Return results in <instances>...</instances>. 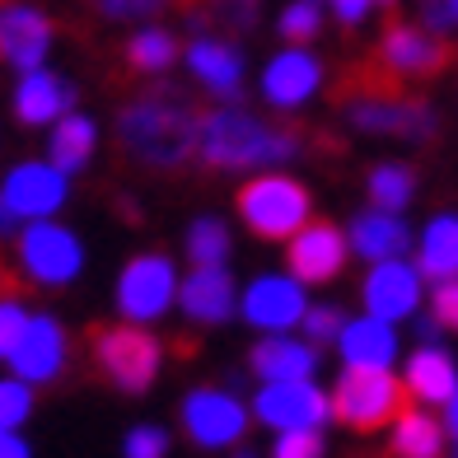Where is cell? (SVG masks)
<instances>
[{
	"mask_svg": "<svg viewBox=\"0 0 458 458\" xmlns=\"http://www.w3.org/2000/svg\"><path fill=\"white\" fill-rule=\"evenodd\" d=\"M318 29H323V0H290L281 10V38L285 43L304 47L309 38H318Z\"/></svg>",
	"mask_w": 458,
	"mask_h": 458,
	"instance_id": "d6a6232c",
	"label": "cell"
},
{
	"mask_svg": "<svg viewBox=\"0 0 458 458\" xmlns=\"http://www.w3.org/2000/svg\"><path fill=\"white\" fill-rule=\"evenodd\" d=\"M323 89V61L314 52H304L290 43L285 52H276L262 66V98L272 103L276 113H295L309 98Z\"/></svg>",
	"mask_w": 458,
	"mask_h": 458,
	"instance_id": "9a60e30c",
	"label": "cell"
},
{
	"mask_svg": "<svg viewBox=\"0 0 458 458\" xmlns=\"http://www.w3.org/2000/svg\"><path fill=\"white\" fill-rule=\"evenodd\" d=\"M89 5H94L103 19H113V24H131V19H150V14H159V10L178 5V0H89Z\"/></svg>",
	"mask_w": 458,
	"mask_h": 458,
	"instance_id": "e575fe53",
	"label": "cell"
},
{
	"mask_svg": "<svg viewBox=\"0 0 458 458\" xmlns=\"http://www.w3.org/2000/svg\"><path fill=\"white\" fill-rule=\"evenodd\" d=\"M66 356H71L66 327L52 314H29L24 337L10 351V369H14V379H24V384H52L56 374L66 369Z\"/></svg>",
	"mask_w": 458,
	"mask_h": 458,
	"instance_id": "2e32d148",
	"label": "cell"
},
{
	"mask_svg": "<svg viewBox=\"0 0 458 458\" xmlns=\"http://www.w3.org/2000/svg\"><path fill=\"white\" fill-rule=\"evenodd\" d=\"M445 407H449V435H454V440H458V393H454V398H449Z\"/></svg>",
	"mask_w": 458,
	"mask_h": 458,
	"instance_id": "ee69618b",
	"label": "cell"
},
{
	"mask_svg": "<svg viewBox=\"0 0 458 458\" xmlns=\"http://www.w3.org/2000/svg\"><path fill=\"white\" fill-rule=\"evenodd\" d=\"M182 430L201 449H225L248 430V411L234 393L225 388H197L182 398Z\"/></svg>",
	"mask_w": 458,
	"mask_h": 458,
	"instance_id": "4fadbf2b",
	"label": "cell"
},
{
	"mask_svg": "<svg viewBox=\"0 0 458 458\" xmlns=\"http://www.w3.org/2000/svg\"><path fill=\"white\" fill-rule=\"evenodd\" d=\"M374 61L393 75V80H430V75H440L454 52L440 33H430L426 24H388L384 38H379V47H374Z\"/></svg>",
	"mask_w": 458,
	"mask_h": 458,
	"instance_id": "9c48e42d",
	"label": "cell"
},
{
	"mask_svg": "<svg viewBox=\"0 0 458 458\" xmlns=\"http://www.w3.org/2000/svg\"><path fill=\"white\" fill-rule=\"evenodd\" d=\"M178 61V38L169 29H140L127 43V66L140 75H164Z\"/></svg>",
	"mask_w": 458,
	"mask_h": 458,
	"instance_id": "f546056e",
	"label": "cell"
},
{
	"mask_svg": "<svg viewBox=\"0 0 458 458\" xmlns=\"http://www.w3.org/2000/svg\"><path fill=\"white\" fill-rule=\"evenodd\" d=\"M416 272L421 281H449L458 276V216L445 211L435 216L426 229H421V248H416Z\"/></svg>",
	"mask_w": 458,
	"mask_h": 458,
	"instance_id": "4316f807",
	"label": "cell"
},
{
	"mask_svg": "<svg viewBox=\"0 0 458 458\" xmlns=\"http://www.w3.org/2000/svg\"><path fill=\"white\" fill-rule=\"evenodd\" d=\"M33 384L24 379H0V430H19L33 411Z\"/></svg>",
	"mask_w": 458,
	"mask_h": 458,
	"instance_id": "836d02e7",
	"label": "cell"
},
{
	"mask_svg": "<svg viewBox=\"0 0 458 458\" xmlns=\"http://www.w3.org/2000/svg\"><path fill=\"white\" fill-rule=\"evenodd\" d=\"M24 327H29V309L14 295H0V360H10V351L19 346Z\"/></svg>",
	"mask_w": 458,
	"mask_h": 458,
	"instance_id": "d590c367",
	"label": "cell"
},
{
	"mask_svg": "<svg viewBox=\"0 0 458 458\" xmlns=\"http://www.w3.org/2000/svg\"><path fill=\"white\" fill-rule=\"evenodd\" d=\"M0 458H29V445L14 430H0Z\"/></svg>",
	"mask_w": 458,
	"mask_h": 458,
	"instance_id": "b9f144b4",
	"label": "cell"
},
{
	"mask_svg": "<svg viewBox=\"0 0 458 458\" xmlns=\"http://www.w3.org/2000/svg\"><path fill=\"white\" fill-rule=\"evenodd\" d=\"M187 71L197 75L201 89H211L216 98H234L243 89V52L229 43L225 33H201L187 47Z\"/></svg>",
	"mask_w": 458,
	"mask_h": 458,
	"instance_id": "ffe728a7",
	"label": "cell"
},
{
	"mask_svg": "<svg viewBox=\"0 0 458 458\" xmlns=\"http://www.w3.org/2000/svg\"><path fill=\"white\" fill-rule=\"evenodd\" d=\"M19 225H24V220H19V216L10 211V206H5V201H0V239H10V234H19Z\"/></svg>",
	"mask_w": 458,
	"mask_h": 458,
	"instance_id": "7bdbcfd3",
	"label": "cell"
},
{
	"mask_svg": "<svg viewBox=\"0 0 458 458\" xmlns=\"http://www.w3.org/2000/svg\"><path fill=\"white\" fill-rule=\"evenodd\" d=\"M253 411L272 430H323L332 416V398L314 379H272L253 398Z\"/></svg>",
	"mask_w": 458,
	"mask_h": 458,
	"instance_id": "8fae6325",
	"label": "cell"
},
{
	"mask_svg": "<svg viewBox=\"0 0 458 458\" xmlns=\"http://www.w3.org/2000/svg\"><path fill=\"white\" fill-rule=\"evenodd\" d=\"M122 454L127 458H164L169 454V435L159 426H136L127 440H122Z\"/></svg>",
	"mask_w": 458,
	"mask_h": 458,
	"instance_id": "f35d334b",
	"label": "cell"
},
{
	"mask_svg": "<svg viewBox=\"0 0 458 458\" xmlns=\"http://www.w3.org/2000/svg\"><path fill=\"white\" fill-rule=\"evenodd\" d=\"M337 108L356 131L365 136H403V140H430L435 136V108L421 98H407L403 80H393L379 61L351 71L337 85Z\"/></svg>",
	"mask_w": 458,
	"mask_h": 458,
	"instance_id": "6da1fadb",
	"label": "cell"
},
{
	"mask_svg": "<svg viewBox=\"0 0 458 458\" xmlns=\"http://www.w3.org/2000/svg\"><path fill=\"white\" fill-rule=\"evenodd\" d=\"M239 458H253V454H239Z\"/></svg>",
	"mask_w": 458,
	"mask_h": 458,
	"instance_id": "bcb514c9",
	"label": "cell"
},
{
	"mask_svg": "<svg viewBox=\"0 0 458 458\" xmlns=\"http://www.w3.org/2000/svg\"><path fill=\"white\" fill-rule=\"evenodd\" d=\"M239 220L267 243H285L300 225L314 220V197L300 178L262 169L239 187Z\"/></svg>",
	"mask_w": 458,
	"mask_h": 458,
	"instance_id": "277c9868",
	"label": "cell"
},
{
	"mask_svg": "<svg viewBox=\"0 0 458 458\" xmlns=\"http://www.w3.org/2000/svg\"><path fill=\"white\" fill-rule=\"evenodd\" d=\"M71 197V174H61L52 159H24L0 178V201L19 220H52Z\"/></svg>",
	"mask_w": 458,
	"mask_h": 458,
	"instance_id": "30bf717a",
	"label": "cell"
},
{
	"mask_svg": "<svg viewBox=\"0 0 458 458\" xmlns=\"http://www.w3.org/2000/svg\"><path fill=\"white\" fill-rule=\"evenodd\" d=\"M285 262H290V276L304 281V285H323L332 276H342V267H346V253H351V243L337 225H327V220H309L300 225L295 234L285 239Z\"/></svg>",
	"mask_w": 458,
	"mask_h": 458,
	"instance_id": "5bb4252c",
	"label": "cell"
},
{
	"mask_svg": "<svg viewBox=\"0 0 458 458\" xmlns=\"http://www.w3.org/2000/svg\"><path fill=\"white\" fill-rule=\"evenodd\" d=\"M234 276L225 267H192V276L178 281V309L192 323H225L234 318Z\"/></svg>",
	"mask_w": 458,
	"mask_h": 458,
	"instance_id": "7402d4cb",
	"label": "cell"
},
{
	"mask_svg": "<svg viewBox=\"0 0 458 458\" xmlns=\"http://www.w3.org/2000/svg\"><path fill=\"white\" fill-rule=\"evenodd\" d=\"M403 388H407V398H416V403H449L458 393V365H454V356L440 351V346L411 351Z\"/></svg>",
	"mask_w": 458,
	"mask_h": 458,
	"instance_id": "d4e9b609",
	"label": "cell"
},
{
	"mask_svg": "<svg viewBox=\"0 0 458 458\" xmlns=\"http://www.w3.org/2000/svg\"><path fill=\"white\" fill-rule=\"evenodd\" d=\"M248 365H253V374L262 384H272V379H314L318 351H314V342L285 337V332H267V337L253 346Z\"/></svg>",
	"mask_w": 458,
	"mask_h": 458,
	"instance_id": "603a6c76",
	"label": "cell"
},
{
	"mask_svg": "<svg viewBox=\"0 0 458 458\" xmlns=\"http://www.w3.org/2000/svg\"><path fill=\"white\" fill-rule=\"evenodd\" d=\"M14 258H19V272L47 290L71 285L85 272V243L56 220H29L14 239Z\"/></svg>",
	"mask_w": 458,
	"mask_h": 458,
	"instance_id": "8992f818",
	"label": "cell"
},
{
	"mask_svg": "<svg viewBox=\"0 0 458 458\" xmlns=\"http://www.w3.org/2000/svg\"><path fill=\"white\" fill-rule=\"evenodd\" d=\"M342 314H337V309H332V304H314V309H304V318H300V327H304V337L309 342H337V332H342Z\"/></svg>",
	"mask_w": 458,
	"mask_h": 458,
	"instance_id": "8d00e7d4",
	"label": "cell"
},
{
	"mask_svg": "<svg viewBox=\"0 0 458 458\" xmlns=\"http://www.w3.org/2000/svg\"><path fill=\"white\" fill-rule=\"evenodd\" d=\"M416 197V174L398 159H384L369 169V201L384 206V211H407Z\"/></svg>",
	"mask_w": 458,
	"mask_h": 458,
	"instance_id": "f1b7e54d",
	"label": "cell"
},
{
	"mask_svg": "<svg viewBox=\"0 0 458 458\" xmlns=\"http://www.w3.org/2000/svg\"><path fill=\"white\" fill-rule=\"evenodd\" d=\"M94 360L108 374V384H117L122 393H145L159 374L164 346L140 323H117L94 332Z\"/></svg>",
	"mask_w": 458,
	"mask_h": 458,
	"instance_id": "52a82bcc",
	"label": "cell"
},
{
	"mask_svg": "<svg viewBox=\"0 0 458 458\" xmlns=\"http://www.w3.org/2000/svg\"><path fill=\"white\" fill-rule=\"evenodd\" d=\"M430 314H435V323L458 327V276H449V281L435 285V295H430Z\"/></svg>",
	"mask_w": 458,
	"mask_h": 458,
	"instance_id": "ab89813d",
	"label": "cell"
},
{
	"mask_svg": "<svg viewBox=\"0 0 458 458\" xmlns=\"http://www.w3.org/2000/svg\"><path fill=\"white\" fill-rule=\"evenodd\" d=\"M304 150L300 131L290 127H272V122H262L243 108H216L197 122V155L211 164V169H281Z\"/></svg>",
	"mask_w": 458,
	"mask_h": 458,
	"instance_id": "3957f363",
	"label": "cell"
},
{
	"mask_svg": "<svg viewBox=\"0 0 458 458\" xmlns=\"http://www.w3.org/2000/svg\"><path fill=\"white\" fill-rule=\"evenodd\" d=\"M351 253L365 258V262H393L403 258L411 248V229L403 220V211H384V206H369V211H360L356 220H351Z\"/></svg>",
	"mask_w": 458,
	"mask_h": 458,
	"instance_id": "44dd1931",
	"label": "cell"
},
{
	"mask_svg": "<svg viewBox=\"0 0 458 458\" xmlns=\"http://www.w3.org/2000/svg\"><path fill=\"white\" fill-rule=\"evenodd\" d=\"M403 407H407V388L388 369L346 365L337 388H332V416L346 421L351 430H384L388 421H398Z\"/></svg>",
	"mask_w": 458,
	"mask_h": 458,
	"instance_id": "5b68a950",
	"label": "cell"
},
{
	"mask_svg": "<svg viewBox=\"0 0 458 458\" xmlns=\"http://www.w3.org/2000/svg\"><path fill=\"white\" fill-rule=\"evenodd\" d=\"M178 304V267L164 253H136L117 276V314L127 323H155Z\"/></svg>",
	"mask_w": 458,
	"mask_h": 458,
	"instance_id": "ba28073f",
	"label": "cell"
},
{
	"mask_svg": "<svg viewBox=\"0 0 458 458\" xmlns=\"http://www.w3.org/2000/svg\"><path fill=\"white\" fill-rule=\"evenodd\" d=\"M117 140L140 169L178 174L197 155V117L174 94H140L117 113Z\"/></svg>",
	"mask_w": 458,
	"mask_h": 458,
	"instance_id": "7a4b0ae2",
	"label": "cell"
},
{
	"mask_svg": "<svg viewBox=\"0 0 458 458\" xmlns=\"http://www.w3.org/2000/svg\"><path fill=\"white\" fill-rule=\"evenodd\" d=\"M337 346H342V360L360 365V369H388L398 360V332H393V323L374 318V314L342 323Z\"/></svg>",
	"mask_w": 458,
	"mask_h": 458,
	"instance_id": "cb8c5ba5",
	"label": "cell"
},
{
	"mask_svg": "<svg viewBox=\"0 0 458 458\" xmlns=\"http://www.w3.org/2000/svg\"><path fill=\"white\" fill-rule=\"evenodd\" d=\"M98 150V127L85 117V113H66L52 122V136H47V159L56 164L61 174H80L89 169V159Z\"/></svg>",
	"mask_w": 458,
	"mask_h": 458,
	"instance_id": "484cf974",
	"label": "cell"
},
{
	"mask_svg": "<svg viewBox=\"0 0 458 458\" xmlns=\"http://www.w3.org/2000/svg\"><path fill=\"white\" fill-rule=\"evenodd\" d=\"M253 19H258V10H253V0H201V14L192 10V24L201 29V33H211V24L220 29V33H243V29H253Z\"/></svg>",
	"mask_w": 458,
	"mask_h": 458,
	"instance_id": "1f68e13d",
	"label": "cell"
},
{
	"mask_svg": "<svg viewBox=\"0 0 458 458\" xmlns=\"http://www.w3.org/2000/svg\"><path fill=\"white\" fill-rule=\"evenodd\" d=\"M75 108V85L66 75H56L47 66L24 71L14 85V117L24 127H52L56 117H66Z\"/></svg>",
	"mask_w": 458,
	"mask_h": 458,
	"instance_id": "d6986e66",
	"label": "cell"
},
{
	"mask_svg": "<svg viewBox=\"0 0 458 458\" xmlns=\"http://www.w3.org/2000/svg\"><path fill=\"white\" fill-rule=\"evenodd\" d=\"M327 5H332V14H337L342 24H360L374 5H393V0H327Z\"/></svg>",
	"mask_w": 458,
	"mask_h": 458,
	"instance_id": "60d3db41",
	"label": "cell"
},
{
	"mask_svg": "<svg viewBox=\"0 0 458 458\" xmlns=\"http://www.w3.org/2000/svg\"><path fill=\"white\" fill-rule=\"evenodd\" d=\"M365 314L384 318V323H403L421 309V272L411 262L393 258V262H369V276L360 285Z\"/></svg>",
	"mask_w": 458,
	"mask_h": 458,
	"instance_id": "e0dca14e",
	"label": "cell"
},
{
	"mask_svg": "<svg viewBox=\"0 0 458 458\" xmlns=\"http://www.w3.org/2000/svg\"><path fill=\"white\" fill-rule=\"evenodd\" d=\"M445 10H449V24H458V0H445Z\"/></svg>",
	"mask_w": 458,
	"mask_h": 458,
	"instance_id": "f6af8a7d",
	"label": "cell"
},
{
	"mask_svg": "<svg viewBox=\"0 0 458 458\" xmlns=\"http://www.w3.org/2000/svg\"><path fill=\"white\" fill-rule=\"evenodd\" d=\"M272 458H323V430H281Z\"/></svg>",
	"mask_w": 458,
	"mask_h": 458,
	"instance_id": "74e56055",
	"label": "cell"
},
{
	"mask_svg": "<svg viewBox=\"0 0 458 458\" xmlns=\"http://www.w3.org/2000/svg\"><path fill=\"white\" fill-rule=\"evenodd\" d=\"M445 449V430L435 416L426 411H398V421H393V458H440Z\"/></svg>",
	"mask_w": 458,
	"mask_h": 458,
	"instance_id": "83f0119b",
	"label": "cell"
},
{
	"mask_svg": "<svg viewBox=\"0 0 458 458\" xmlns=\"http://www.w3.org/2000/svg\"><path fill=\"white\" fill-rule=\"evenodd\" d=\"M52 43H56V24L38 5H29V0H5L0 5V66L19 75L38 71Z\"/></svg>",
	"mask_w": 458,
	"mask_h": 458,
	"instance_id": "7c38bea8",
	"label": "cell"
},
{
	"mask_svg": "<svg viewBox=\"0 0 458 458\" xmlns=\"http://www.w3.org/2000/svg\"><path fill=\"white\" fill-rule=\"evenodd\" d=\"M239 309L258 332H290V327H300L304 309H309L304 281H295V276H258V281H248Z\"/></svg>",
	"mask_w": 458,
	"mask_h": 458,
	"instance_id": "ac0fdd59",
	"label": "cell"
},
{
	"mask_svg": "<svg viewBox=\"0 0 458 458\" xmlns=\"http://www.w3.org/2000/svg\"><path fill=\"white\" fill-rule=\"evenodd\" d=\"M187 258H192V267H225L229 258V225L220 216H197L192 225H187Z\"/></svg>",
	"mask_w": 458,
	"mask_h": 458,
	"instance_id": "4dcf8cb0",
	"label": "cell"
}]
</instances>
